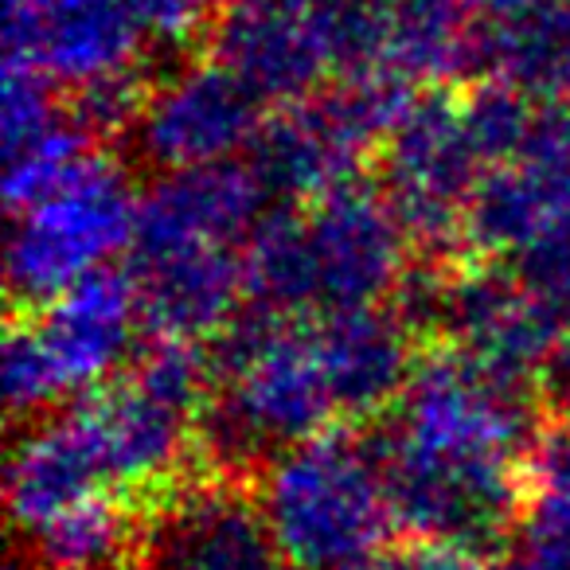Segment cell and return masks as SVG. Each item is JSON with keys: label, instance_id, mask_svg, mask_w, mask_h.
Segmentation results:
<instances>
[{"label": "cell", "instance_id": "6da1fadb", "mask_svg": "<svg viewBox=\"0 0 570 570\" xmlns=\"http://www.w3.org/2000/svg\"><path fill=\"white\" fill-rule=\"evenodd\" d=\"M531 387L500 380L453 348L422 356L380 430L395 528L414 543L492 559L520 531L528 497Z\"/></svg>", "mask_w": 570, "mask_h": 570}, {"label": "cell", "instance_id": "7a4b0ae2", "mask_svg": "<svg viewBox=\"0 0 570 570\" xmlns=\"http://www.w3.org/2000/svg\"><path fill=\"white\" fill-rule=\"evenodd\" d=\"M411 246L380 184L352 180L313 204H274L246 243L250 309L328 317L391 305L414 269Z\"/></svg>", "mask_w": 570, "mask_h": 570}, {"label": "cell", "instance_id": "3957f363", "mask_svg": "<svg viewBox=\"0 0 570 570\" xmlns=\"http://www.w3.org/2000/svg\"><path fill=\"white\" fill-rule=\"evenodd\" d=\"M262 515L294 570H352L395 528L380 438L336 426L254 476Z\"/></svg>", "mask_w": 570, "mask_h": 570}, {"label": "cell", "instance_id": "277c9868", "mask_svg": "<svg viewBox=\"0 0 570 570\" xmlns=\"http://www.w3.org/2000/svg\"><path fill=\"white\" fill-rule=\"evenodd\" d=\"M141 336L149 333L129 269H98L63 297L9 321L4 403L17 419H40L67 399L90 395L134 364Z\"/></svg>", "mask_w": 570, "mask_h": 570}, {"label": "cell", "instance_id": "5b68a950", "mask_svg": "<svg viewBox=\"0 0 570 570\" xmlns=\"http://www.w3.org/2000/svg\"><path fill=\"white\" fill-rule=\"evenodd\" d=\"M419 90L391 71L341 75L317 95L266 114L246 165L282 204H313L341 184L360 180L367 157L403 118Z\"/></svg>", "mask_w": 570, "mask_h": 570}, {"label": "cell", "instance_id": "8992f818", "mask_svg": "<svg viewBox=\"0 0 570 570\" xmlns=\"http://www.w3.org/2000/svg\"><path fill=\"white\" fill-rule=\"evenodd\" d=\"M129 173L106 149H90L63 180L28 207L12 212L9 297L20 313L63 297L71 285L129 254L137 230Z\"/></svg>", "mask_w": 570, "mask_h": 570}, {"label": "cell", "instance_id": "52a82bcc", "mask_svg": "<svg viewBox=\"0 0 570 570\" xmlns=\"http://www.w3.org/2000/svg\"><path fill=\"white\" fill-rule=\"evenodd\" d=\"M375 165L380 191L419 250H450L465 235L469 204L489 165L465 129L461 95L442 87L419 90L387 134Z\"/></svg>", "mask_w": 570, "mask_h": 570}, {"label": "cell", "instance_id": "ba28073f", "mask_svg": "<svg viewBox=\"0 0 570 570\" xmlns=\"http://www.w3.org/2000/svg\"><path fill=\"white\" fill-rule=\"evenodd\" d=\"M126 570H294L285 562L250 481L184 476L137 515Z\"/></svg>", "mask_w": 570, "mask_h": 570}, {"label": "cell", "instance_id": "9c48e42d", "mask_svg": "<svg viewBox=\"0 0 570 570\" xmlns=\"http://www.w3.org/2000/svg\"><path fill=\"white\" fill-rule=\"evenodd\" d=\"M262 121H266V106L250 95V87L230 75L219 59L204 56L191 63H176L153 82V95L129 145L141 165L165 176L238 160L243 153H250Z\"/></svg>", "mask_w": 570, "mask_h": 570}, {"label": "cell", "instance_id": "30bf717a", "mask_svg": "<svg viewBox=\"0 0 570 570\" xmlns=\"http://www.w3.org/2000/svg\"><path fill=\"white\" fill-rule=\"evenodd\" d=\"M204 40L207 56L238 75L262 106L282 110L336 79L309 0H254L223 9Z\"/></svg>", "mask_w": 570, "mask_h": 570}, {"label": "cell", "instance_id": "8fae6325", "mask_svg": "<svg viewBox=\"0 0 570 570\" xmlns=\"http://www.w3.org/2000/svg\"><path fill=\"white\" fill-rule=\"evenodd\" d=\"M129 277L141 297L149 341L215 344L238 317L246 294V250L168 246L129 250Z\"/></svg>", "mask_w": 570, "mask_h": 570}, {"label": "cell", "instance_id": "7c38bea8", "mask_svg": "<svg viewBox=\"0 0 570 570\" xmlns=\"http://www.w3.org/2000/svg\"><path fill=\"white\" fill-rule=\"evenodd\" d=\"M274 196L246 160L165 173L137 199V230L129 250L168 246H227L246 250Z\"/></svg>", "mask_w": 570, "mask_h": 570}, {"label": "cell", "instance_id": "4fadbf2b", "mask_svg": "<svg viewBox=\"0 0 570 570\" xmlns=\"http://www.w3.org/2000/svg\"><path fill=\"white\" fill-rule=\"evenodd\" d=\"M325 348V364L341 399L344 426L367 422L383 411H395L406 383L414 380L419 356V328L395 309H348L313 317Z\"/></svg>", "mask_w": 570, "mask_h": 570}, {"label": "cell", "instance_id": "5bb4252c", "mask_svg": "<svg viewBox=\"0 0 570 570\" xmlns=\"http://www.w3.org/2000/svg\"><path fill=\"white\" fill-rule=\"evenodd\" d=\"M102 497L110 489L71 411L48 414L17 442L9 461V515L28 539Z\"/></svg>", "mask_w": 570, "mask_h": 570}, {"label": "cell", "instance_id": "9a60e30c", "mask_svg": "<svg viewBox=\"0 0 570 570\" xmlns=\"http://www.w3.org/2000/svg\"><path fill=\"white\" fill-rule=\"evenodd\" d=\"M476 79L508 82L539 106L570 102V0H543L512 20L476 17Z\"/></svg>", "mask_w": 570, "mask_h": 570}, {"label": "cell", "instance_id": "2e32d148", "mask_svg": "<svg viewBox=\"0 0 570 570\" xmlns=\"http://www.w3.org/2000/svg\"><path fill=\"white\" fill-rule=\"evenodd\" d=\"M387 71L403 82L476 75V12L469 0H395L387 20Z\"/></svg>", "mask_w": 570, "mask_h": 570}, {"label": "cell", "instance_id": "e0dca14e", "mask_svg": "<svg viewBox=\"0 0 570 570\" xmlns=\"http://www.w3.org/2000/svg\"><path fill=\"white\" fill-rule=\"evenodd\" d=\"M520 535L528 570H570V426H547L535 438Z\"/></svg>", "mask_w": 570, "mask_h": 570}, {"label": "cell", "instance_id": "ac0fdd59", "mask_svg": "<svg viewBox=\"0 0 570 570\" xmlns=\"http://www.w3.org/2000/svg\"><path fill=\"white\" fill-rule=\"evenodd\" d=\"M137 539V515L129 500L102 497L59 515L28 543L43 570H126Z\"/></svg>", "mask_w": 570, "mask_h": 570}, {"label": "cell", "instance_id": "d6986e66", "mask_svg": "<svg viewBox=\"0 0 570 570\" xmlns=\"http://www.w3.org/2000/svg\"><path fill=\"white\" fill-rule=\"evenodd\" d=\"M539 102L520 95L515 87L497 79H481L473 90L461 95V114H465V129L473 137L476 153L489 168L512 165L523 153L535 121Z\"/></svg>", "mask_w": 570, "mask_h": 570}, {"label": "cell", "instance_id": "ffe728a7", "mask_svg": "<svg viewBox=\"0 0 570 570\" xmlns=\"http://www.w3.org/2000/svg\"><path fill=\"white\" fill-rule=\"evenodd\" d=\"M153 82L145 67H126V71L98 75L67 95L71 118L95 145H110L118 137H134L137 121L145 114V102L153 95Z\"/></svg>", "mask_w": 570, "mask_h": 570}, {"label": "cell", "instance_id": "44dd1931", "mask_svg": "<svg viewBox=\"0 0 570 570\" xmlns=\"http://www.w3.org/2000/svg\"><path fill=\"white\" fill-rule=\"evenodd\" d=\"M504 266L570 325V204L559 207Z\"/></svg>", "mask_w": 570, "mask_h": 570}, {"label": "cell", "instance_id": "7402d4cb", "mask_svg": "<svg viewBox=\"0 0 570 570\" xmlns=\"http://www.w3.org/2000/svg\"><path fill=\"white\" fill-rule=\"evenodd\" d=\"M352 570H484V559L438 543H411V547H383L372 559Z\"/></svg>", "mask_w": 570, "mask_h": 570}, {"label": "cell", "instance_id": "603a6c76", "mask_svg": "<svg viewBox=\"0 0 570 570\" xmlns=\"http://www.w3.org/2000/svg\"><path fill=\"white\" fill-rule=\"evenodd\" d=\"M535 406L551 419V426H570V328L547 352L543 367L531 383Z\"/></svg>", "mask_w": 570, "mask_h": 570}, {"label": "cell", "instance_id": "cb8c5ba5", "mask_svg": "<svg viewBox=\"0 0 570 570\" xmlns=\"http://www.w3.org/2000/svg\"><path fill=\"white\" fill-rule=\"evenodd\" d=\"M321 9H391L395 0H313Z\"/></svg>", "mask_w": 570, "mask_h": 570}, {"label": "cell", "instance_id": "d4e9b609", "mask_svg": "<svg viewBox=\"0 0 570 570\" xmlns=\"http://www.w3.org/2000/svg\"><path fill=\"white\" fill-rule=\"evenodd\" d=\"M215 4H223V9H238V4H254V0H215Z\"/></svg>", "mask_w": 570, "mask_h": 570}]
</instances>
